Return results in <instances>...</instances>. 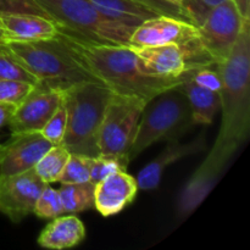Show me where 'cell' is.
<instances>
[{
    "label": "cell",
    "mask_w": 250,
    "mask_h": 250,
    "mask_svg": "<svg viewBox=\"0 0 250 250\" xmlns=\"http://www.w3.org/2000/svg\"><path fill=\"white\" fill-rule=\"evenodd\" d=\"M221 76V128L203 166L222 173L231 156L249 136L250 128V20L229 55L216 65Z\"/></svg>",
    "instance_id": "6da1fadb"
},
{
    "label": "cell",
    "mask_w": 250,
    "mask_h": 250,
    "mask_svg": "<svg viewBox=\"0 0 250 250\" xmlns=\"http://www.w3.org/2000/svg\"><path fill=\"white\" fill-rule=\"evenodd\" d=\"M58 37L73 58L99 78L112 93L150 102L161 93L180 85L178 78L156 77L144 72L138 56L128 45H102L82 41L58 29Z\"/></svg>",
    "instance_id": "7a4b0ae2"
},
{
    "label": "cell",
    "mask_w": 250,
    "mask_h": 250,
    "mask_svg": "<svg viewBox=\"0 0 250 250\" xmlns=\"http://www.w3.org/2000/svg\"><path fill=\"white\" fill-rule=\"evenodd\" d=\"M0 45L44 87L63 92L81 83H103L73 58L58 34L54 38L41 41L9 39Z\"/></svg>",
    "instance_id": "3957f363"
},
{
    "label": "cell",
    "mask_w": 250,
    "mask_h": 250,
    "mask_svg": "<svg viewBox=\"0 0 250 250\" xmlns=\"http://www.w3.org/2000/svg\"><path fill=\"white\" fill-rule=\"evenodd\" d=\"M112 92L103 83L87 82L73 85L62 92L67 111V126L62 146L71 154L99 155L98 131Z\"/></svg>",
    "instance_id": "277c9868"
},
{
    "label": "cell",
    "mask_w": 250,
    "mask_h": 250,
    "mask_svg": "<svg viewBox=\"0 0 250 250\" xmlns=\"http://www.w3.org/2000/svg\"><path fill=\"white\" fill-rule=\"evenodd\" d=\"M61 32L102 45H128L136 27L106 16L88 0H34Z\"/></svg>",
    "instance_id": "5b68a950"
},
{
    "label": "cell",
    "mask_w": 250,
    "mask_h": 250,
    "mask_svg": "<svg viewBox=\"0 0 250 250\" xmlns=\"http://www.w3.org/2000/svg\"><path fill=\"white\" fill-rule=\"evenodd\" d=\"M186 95L177 87L161 93L146 103L128 151L129 160L160 141H175L194 126Z\"/></svg>",
    "instance_id": "8992f818"
},
{
    "label": "cell",
    "mask_w": 250,
    "mask_h": 250,
    "mask_svg": "<svg viewBox=\"0 0 250 250\" xmlns=\"http://www.w3.org/2000/svg\"><path fill=\"white\" fill-rule=\"evenodd\" d=\"M146 103L141 98L112 93L98 131L99 155L128 158L137 126Z\"/></svg>",
    "instance_id": "52a82bcc"
},
{
    "label": "cell",
    "mask_w": 250,
    "mask_h": 250,
    "mask_svg": "<svg viewBox=\"0 0 250 250\" xmlns=\"http://www.w3.org/2000/svg\"><path fill=\"white\" fill-rule=\"evenodd\" d=\"M139 66L146 73L156 77L178 78L190 70L216 66L202 42L190 44H164L133 49Z\"/></svg>",
    "instance_id": "ba28073f"
},
{
    "label": "cell",
    "mask_w": 250,
    "mask_h": 250,
    "mask_svg": "<svg viewBox=\"0 0 250 250\" xmlns=\"http://www.w3.org/2000/svg\"><path fill=\"white\" fill-rule=\"evenodd\" d=\"M246 21L234 0H224L212 6L197 27L203 46L216 65L229 55Z\"/></svg>",
    "instance_id": "9c48e42d"
},
{
    "label": "cell",
    "mask_w": 250,
    "mask_h": 250,
    "mask_svg": "<svg viewBox=\"0 0 250 250\" xmlns=\"http://www.w3.org/2000/svg\"><path fill=\"white\" fill-rule=\"evenodd\" d=\"M44 182L34 168L11 176H0V212L17 224L33 214Z\"/></svg>",
    "instance_id": "30bf717a"
},
{
    "label": "cell",
    "mask_w": 250,
    "mask_h": 250,
    "mask_svg": "<svg viewBox=\"0 0 250 250\" xmlns=\"http://www.w3.org/2000/svg\"><path fill=\"white\" fill-rule=\"evenodd\" d=\"M197 42H200V38L194 24L160 15L139 23L129 36L128 46L139 49L171 43L190 44Z\"/></svg>",
    "instance_id": "8fae6325"
},
{
    "label": "cell",
    "mask_w": 250,
    "mask_h": 250,
    "mask_svg": "<svg viewBox=\"0 0 250 250\" xmlns=\"http://www.w3.org/2000/svg\"><path fill=\"white\" fill-rule=\"evenodd\" d=\"M62 100V90L37 84L10 117L11 133L41 132Z\"/></svg>",
    "instance_id": "7c38bea8"
},
{
    "label": "cell",
    "mask_w": 250,
    "mask_h": 250,
    "mask_svg": "<svg viewBox=\"0 0 250 250\" xmlns=\"http://www.w3.org/2000/svg\"><path fill=\"white\" fill-rule=\"evenodd\" d=\"M53 144L41 132L11 133L0 144V176H11L34 168Z\"/></svg>",
    "instance_id": "4fadbf2b"
},
{
    "label": "cell",
    "mask_w": 250,
    "mask_h": 250,
    "mask_svg": "<svg viewBox=\"0 0 250 250\" xmlns=\"http://www.w3.org/2000/svg\"><path fill=\"white\" fill-rule=\"evenodd\" d=\"M207 150V137L205 132L200 133L197 138L187 143H180V139L168 141L165 148L155 159L150 161L139 171L136 181L138 189L154 190L160 185L164 171L176 161L187 156L195 155Z\"/></svg>",
    "instance_id": "5bb4252c"
},
{
    "label": "cell",
    "mask_w": 250,
    "mask_h": 250,
    "mask_svg": "<svg viewBox=\"0 0 250 250\" xmlns=\"http://www.w3.org/2000/svg\"><path fill=\"white\" fill-rule=\"evenodd\" d=\"M137 193L136 178L126 171H116L95 185L94 208L103 216H112L128 207Z\"/></svg>",
    "instance_id": "9a60e30c"
},
{
    "label": "cell",
    "mask_w": 250,
    "mask_h": 250,
    "mask_svg": "<svg viewBox=\"0 0 250 250\" xmlns=\"http://www.w3.org/2000/svg\"><path fill=\"white\" fill-rule=\"evenodd\" d=\"M0 24L12 41H41L50 39L58 34V26L48 17L33 14L0 15Z\"/></svg>",
    "instance_id": "2e32d148"
},
{
    "label": "cell",
    "mask_w": 250,
    "mask_h": 250,
    "mask_svg": "<svg viewBox=\"0 0 250 250\" xmlns=\"http://www.w3.org/2000/svg\"><path fill=\"white\" fill-rule=\"evenodd\" d=\"M51 220L53 221L38 237V244L42 248L53 250L73 248L85 238L84 225L75 215H60Z\"/></svg>",
    "instance_id": "e0dca14e"
},
{
    "label": "cell",
    "mask_w": 250,
    "mask_h": 250,
    "mask_svg": "<svg viewBox=\"0 0 250 250\" xmlns=\"http://www.w3.org/2000/svg\"><path fill=\"white\" fill-rule=\"evenodd\" d=\"M178 89L186 95L192 110L193 120L195 125H211L215 116L221 107L220 93L205 89L193 82L188 72L183 76V81L178 85Z\"/></svg>",
    "instance_id": "ac0fdd59"
},
{
    "label": "cell",
    "mask_w": 250,
    "mask_h": 250,
    "mask_svg": "<svg viewBox=\"0 0 250 250\" xmlns=\"http://www.w3.org/2000/svg\"><path fill=\"white\" fill-rule=\"evenodd\" d=\"M95 9L106 16L137 27L146 20L160 16L136 0H88Z\"/></svg>",
    "instance_id": "d6986e66"
},
{
    "label": "cell",
    "mask_w": 250,
    "mask_h": 250,
    "mask_svg": "<svg viewBox=\"0 0 250 250\" xmlns=\"http://www.w3.org/2000/svg\"><path fill=\"white\" fill-rule=\"evenodd\" d=\"M94 188L92 182L61 183L59 190L63 214H77L94 208Z\"/></svg>",
    "instance_id": "ffe728a7"
},
{
    "label": "cell",
    "mask_w": 250,
    "mask_h": 250,
    "mask_svg": "<svg viewBox=\"0 0 250 250\" xmlns=\"http://www.w3.org/2000/svg\"><path fill=\"white\" fill-rule=\"evenodd\" d=\"M70 151L62 144L53 146L37 163L34 170L38 173L39 177L48 185L58 182L70 158Z\"/></svg>",
    "instance_id": "44dd1931"
},
{
    "label": "cell",
    "mask_w": 250,
    "mask_h": 250,
    "mask_svg": "<svg viewBox=\"0 0 250 250\" xmlns=\"http://www.w3.org/2000/svg\"><path fill=\"white\" fill-rule=\"evenodd\" d=\"M129 164L128 158L110 155H98L92 158L89 167V182L97 185L98 182L112 175L116 171H127Z\"/></svg>",
    "instance_id": "7402d4cb"
},
{
    "label": "cell",
    "mask_w": 250,
    "mask_h": 250,
    "mask_svg": "<svg viewBox=\"0 0 250 250\" xmlns=\"http://www.w3.org/2000/svg\"><path fill=\"white\" fill-rule=\"evenodd\" d=\"M90 156L81 154H70L62 173L59 177V183H82L89 181Z\"/></svg>",
    "instance_id": "603a6c76"
},
{
    "label": "cell",
    "mask_w": 250,
    "mask_h": 250,
    "mask_svg": "<svg viewBox=\"0 0 250 250\" xmlns=\"http://www.w3.org/2000/svg\"><path fill=\"white\" fill-rule=\"evenodd\" d=\"M33 214L41 219H54L62 215L63 208L59 190L46 185L37 199Z\"/></svg>",
    "instance_id": "cb8c5ba5"
},
{
    "label": "cell",
    "mask_w": 250,
    "mask_h": 250,
    "mask_svg": "<svg viewBox=\"0 0 250 250\" xmlns=\"http://www.w3.org/2000/svg\"><path fill=\"white\" fill-rule=\"evenodd\" d=\"M0 80L23 81V82L32 83V84H38L36 77L31 75L1 45H0Z\"/></svg>",
    "instance_id": "d4e9b609"
},
{
    "label": "cell",
    "mask_w": 250,
    "mask_h": 250,
    "mask_svg": "<svg viewBox=\"0 0 250 250\" xmlns=\"http://www.w3.org/2000/svg\"><path fill=\"white\" fill-rule=\"evenodd\" d=\"M67 126V111L63 102L61 100L60 105L54 112L53 116L48 120L45 126L42 128L41 133L50 142L53 146H59L62 143Z\"/></svg>",
    "instance_id": "484cf974"
},
{
    "label": "cell",
    "mask_w": 250,
    "mask_h": 250,
    "mask_svg": "<svg viewBox=\"0 0 250 250\" xmlns=\"http://www.w3.org/2000/svg\"><path fill=\"white\" fill-rule=\"evenodd\" d=\"M37 84L15 80H0V103L19 105Z\"/></svg>",
    "instance_id": "4316f807"
},
{
    "label": "cell",
    "mask_w": 250,
    "mask_h": 250,
    "mask_svg": "<svg viewBox=\"0 0 250 250\" xmlns=\"http://www.w3.org/2000/svg\"><path fill=\"white\" fill-rule=\"evenodd\" d=\"M188 76L194 83H197L200 87L205 89L212 90V92L220 93L222 87L221 76H220L217 67L211 68V66H204V67H198L194 70L188 71Z\"/></svg>",
    "instance_id": "83f0119b"
},
{
    "label": "cell",
    "mask_w": 250,
    "mask_h": 250,
    "mask_svg": "<svg viewBox=\"0 0 250 250\" xmlns=\"http://www.w3.org/2000/svg\"><path fill=\"white\" fill-rule=\"evenodd\" d=\"M5 14H33L50 19L34 0H0V15Z\"/></svg>",
    "instance_id": "f1b7e54d"
},
{
    "label": "cell",
    "mask_w": 250,
    "mask_h": 250,
    "mask_svg": "<svg viewBox=\"0 0 250 250\" xmlns=\"http://www.w3.org/2000/svg\"><path fill=\"white\" fill-rule=\"evenodd\" d=\"M136 1L141 2L142 5L149 7V9L153 10V11H155L159 15L175 17V19L190 22L183 7L180 4H177V2L171 1V0H136Z\"/></svg>",
    "instance_id": "f546056e"
},
{
    "label": "cell",
    "mask_w": 250,
    "mask_h": 250,
    "mask_svg": "<svg viewBox=\"0 0 250 250\" xmlns=\"http://www.w3.org/2000/svg\"><path fill=\"white\" fill-rule=\"evenodd\" d=\"M16 105L6 104V103H0V128L7 125L10 117L14 114Z\"/></svg>",
    "instance_id": "4dcf8cb0"
},
{
    "label": "cell",
    "mask_w": 250,
    "mask_h": 250,
    "mask_svg": "<svg viewBox=\"0 0 250 250\" xmlns=\"http://www.w3.org/2000/svg\"><path fill=\"white\" fill-rule=\"evenodd\" d=\"M239 12L246 20H250V0H234Z\"/></svg>",
    "instance_id": "1f68e13d"
},
{
    "label": "cell",
    "mask_w": 250,
    "mask_h": 250,
    "mask_svg": "<svg viewBox=\"0 0 250 250\" xmlns=\"http://www.w3.org/2000/svg\"><path fill=\"white\" fill-rule=\"evenodd\" d=\"M6 41H9V38H7V34H6V32L4 31V28H2L1 24H0V44H4Z\"/></svg>",
    "instance_id": "d6a6232c"
},
{
    "label": "cell",
    "mask_w": 250,
    "mask_h": 250,
    "mask_svg": "<svg viewBox=\"0 0 250 250\" xmlns=\"http://www.w3.org/2000/svg\"><path fill=\"white\" fill-rule=\"evenodd\" d=\"M203 1H204L208 6L212 7V6H215V5L220 4L221 1H224V0H203Z\"/></svg>",
    "instance_id": "836d02e7"
},
{
    "label": "cell",
    "mask_w": 250,
    "mask_h": 250,
    "mask_svg": "<svg viewBox=\"0 0 250 250\" xmlns=\"http://www.w3.org/2000/svg\"><path fill=\"white\" fill-rule=\"evenodd\" d=\"M171 1L177 2V4H180V5H181V2H182V0H171ZM181 6H182V5H181Z\"/></svg>",
    "instance_id": "e575fe53"
}]
</instances>
